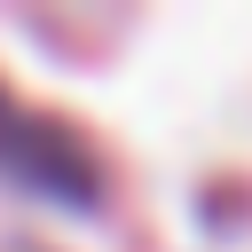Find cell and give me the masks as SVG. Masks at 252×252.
Listing matches in <instances>:
<instances>
[{
	"label": "cell",
	"mask_w": 252,
	"mask_h": 252,
	"mask_svg": "<svg viewBox=\"0 0 252 252\" xmlns=\"http://www.w3.org/2000/svg\"><path fill=\"white\" fill-rule=\"evenodd\" d=\"M0 173H16V181H32V189H55V197H87V158H79V142H71L63 126L16 110L8 94H0Z\"/></svg>",
	"instance_id": "6da1fadb"
}]
</instances>
